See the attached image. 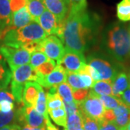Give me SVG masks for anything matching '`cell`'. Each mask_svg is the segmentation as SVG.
Returning a JSON list of instances; mask_svg holds the SVG:
<instances>
[{
  "mask_svg": "<svg viewBox=\"0 0 130 130\" xmlns=\"http://www.w3.org/2000/svg\"><path fill=\"white\" fill-rule=\"evenodd\" d=\"M99 23L98 16L91 14L87 9L69 11L65 19L61 39L65 49L83 54L95 36Z\"/></svg>",
  "mask_w": 130,
  "mask_h": 130,
  "instance_id": "6da1fadb",
  "label": "cell"
},
{
  "mask_svg": "<svg viewBox=\"0 0 130 130\" xmlns=\"http://www.w3.org/2000/svg\"><path fill=\"white\" fill-rule=\"evenodd\" d=\"M105 46L108 51L119 61L130 57V34L124 24L114 23L107 28Z\"/></svg>",
  "mask_w": 130,
  "mask_h": 130,
  "instance_id": "7a4b0ae2",
  "label": "cell"
},
{
  "mask_svg": "<svg viewBox=\"0 0 130 130\" xmlns=\"http://www.w3.org/2000/svg\"><path fill=\"white\" fill-rule=\"evenodd\" d=\"M47 36L46 32L39 23L32 21L23 28L5 30L2 39L5 46L15 48H22L29 43L41 42Z\"/></svg>",
  "mask_w": 130,
  "mask_h": 130,
  "instance_id": "3957f363",
  "label": "cell"
},
{
  "mask_svg": "<svg viewBox=\"0 0 130 130\" xmlns=\"http://www.w3.org/2000/svg\"><path fill=\"white\" fill-rule=\"evenodd\" d=\"M39 74L37 71L30 64L20 66L12 71L11 77V93L15 101L22 103L23 92L25 84L28 82H37Z\"/></svg>",
  "mask_w": 130,
  "mask_h": 130,
  "instance_id": "277c9868",
  "label": "cell"
},
{
  "mask_svg": "<svg viewBox=\"0 0 130 130\" xmlns=\"http://www.w3.org/2000/svg\"><path fill=\"white\" fill-rule=\"evenodd\" d=\"M0 54L7 62L11 72L20 66L28 64L31 54L23 48H15L7 46L0 47Z\"/></svg>",
  "mask_w": 130,
  "mask_h": 130,
  "instance_id": "5b68a950",
  "label": "cell"
},
{
  "mask_svg": "<svg viewBox=\"0 0 130 130\" xmlns=\"http://www.w3.org/2000/svg\"><path fill=\"white\" fill-rule=\"evenodd\" d=\"M79 109L82 113L98 122L103 119V114L106 111L98 95L92 90L89 91L88 96L79 103Z\"/></svg>",
  "mask_w": 130,
  "mask_h": 130,
  "instance_id": "8992f818",
  "label": "cell"
},
{
  "mask_svg": "<svg viewBox=\"0 0 130 130\" xmlns=\"http://www.w3.org/2000/svg\"><path fill=\"white\" fill-rule=\"evenodd\" d=\"M38 51L43 52L48 58L54 60L57 64L64 55L65 48L63 42L56 36H48L40 42Z\"/></svg>",
  "mask_w": 130,
  "mask_h": 130,
  "instance_id": "52a82bcc",
  "label": "cell"
},
{
  "mask_svg": "<svg viewBox=\"0 0 130 130\" xmlns=\"http://www.w3.org/2000/svg\"><path fill=\"white\" fill-rule=\"evenodd\" d=\"M17 119L16 121L20 125H28L32 127L45 128L46 119L45 117L39 113L33 108L30 106H23L16 111Z\"/></svg>",
  "mask_w": 130,
  "mask_h": 130,
  "instance_id": "ba28073f",
  "label": "cell"
},
{
  "mask_svg": "<svg viewBox=\"0 0 130 130\" xmlns=\"http://www.w3.org/2000/svg\"><path fill=\"white\" fill-rule=\"evenodd\" d=\"M88 65L92 67L95 70H96L101 80L111 81L115 77L118 70L108 61L102 58L96 56H89L88 59Z\"/></svg>",
  "mask_w": 130,
  "mask_h": 130,
  "instance_id": "9c48e42d",
  "label": "cell"
},
{
  "mask_svg": "<svg viewBox=\"0 0 130 130\" xmlns=\"http://www.w3.org/2000/svg\"><path fill=\"white\" fill-rule=\"evenodd\" d=\"M64 21L61 23H59L56 17L50 11L46 9L41 15L39 17L38 23L45 30V32H46L48 36L55 34L61 41Z\"/></svg>",
  "mask_w": 130,
  "mask_h": 130,
  "instance_id": "30bf717a",
  "label": "cell"
},
{
  "mask_svg": "<svg viewBox=\"0 0 130 130\" xmlns=\"http://www.w3.org/2000/svg\"><path fill=\"white\" fill-rule=\"evenodd\" d=\"M59 64L61 65L67 72L78 73L83 69L87 63L83 54L75 53L65 49L64 55Z\"/></svg>",
  "mask_w": 130,
  "mask_h": 130,
  "instance_id": "8fae6325",
  "label": "cell"
},
{
  "mask_svg": "<svg viewBox=\"0 0 130 130\" xmlns=\"http://www.w3.org/2000/svg\"><path fill=\"white\" fill-rule=\"evenodd\" d=\"M66 79L67 71L61 65L57 64L49 74L46 76H39L36 83L46 88L50 89L64 83Z\"/></svg>",
  "mask_w": 130,
  "mask_h": 130,
  "instance_id": "7c38bea8",
  "label": "cell"
},
{
  "mask_svg": "<svg viewBox=\"0 0 130 130\" xmlns=\"http://www.w3.org/2000/svg\"><path fill=\"white\" fill-rule=\"evenodd\" d=\"M46 9L56 17L59 23L65 20L70 11V0H43Z\"/></svg>",
  "mask_w": 130,
  "mask_h": 130,
  "instance_id": "4fadbf2b",
  "label": "cell"
},
{
  "mask_svg": "<svg viewBox=\"0 0 130 130\" xmlns=\"http://www.w3.org/2000/svg\"><path fill=\"white\" fill-rule=\"evenodd\" d=\"M40 85L36 82H28L25 84L23 92L22 104L26 106L33 107L37 100Z\"/></svg>",
  "mask_w": 130,
  "mask_h": 130,
  "instance_id": "5bb4252c",
  "label": "cell"
},
{
  "mask_svg": "<svg viewBox=\"0 0 130 130\" xmlns=\"http://www.w3.org/2000/svg\"><path fill=\"white\" fill-rule=\"evenodd\" d=\"M33 21L32 17L28 11V7H24L18 11L14 12L12 15V23L10 27L8 29H20L28 25Z\"/></svg>",
  "mask_w": 130,
  "mask_h": 130,
  "instance_id": "9a60e30c",
  "label": "cell"
},
{
  "mask_svg": "<svg viewBox=\"0 0 130 130\" xmlns=\"http://www.w3.org/2000/svg\"><path fill=\"white\" fill-rule=\"evenodd\" d=\"M111 86L113 95L120 99L122 93L130 86L128 74L124 72H118L112 79Z\"/></svg>",
  "mask_w": 130,
  "mask_h": 130,
  "instance_id": "2e32d148",
  "label": "cell"
},
{
  "mask_svg": "<svg viewBox=\"0 0 130 130\" xmlns=\"http://www.w3.org/2000/svg\"><path fill=\"white\" fill-rule=\"evenodd\" d=\"M113 112L116 117L113 122L116 124L119 130H124L130 121V108L122 102L113 109Z\"/></svg>",
  "mask_w": 130,
  "mask_h": 130,
  "instance_id": "e0dca14e",
  "label": "cell"
},
{
  "mask_svg": "<svg viewBox=\"0 0 130 130\" xmlns=\"http://www.w3.org/2000/svg\"><path fill=\"white\" fill-rule=\"evenodd\" d=\"M12 15L9 0H0V29L2 31L10 27Z\"/></svg>",
  "mask_w": 130,
  "mask_h": 130,
  "instance_id": "ac0fdd59",
  "label": "cell"
},
{
  "mask_svg": "<svg viewBox=\"0 0 130 130\" xmlns=\"http://www.w3.org/2000/svg\"><path fill=\"white\" fill-rule=\"evenodd\" d=\"M46 95V106L47 111L54 110L64 107V101L56 91V87L49 89Z\"/></svg>",
  "mask_w": 130,
  "mask_h": 130,
  "instance_id": "d6986e66",
  "label": "cell"
},
{
  "mask_svg": "<svg viewBox=\"0 0 130 130\" xmlns=\"http://www.w3.org/2000/svg\"><path fill=\"white\" fill-rule=\"evenodd\" d=\"M27 7L32 20L37 23L39 17L46 9L43 0H28Z\"/></svg>",
  "mask_w": 130,
  "mask_h": 130,
  "instance_id": "ffe728a7",
  "label": "cell"
},
{
  "mask_svg": "<svg viewBox=\"0 0 130 130\" xmlns=\"http://www.w3.org/2000/svg\"><path fill=\"white\" fill-rule=\"evenodd\" d=\"M116 16L121 22L130 21V0H121L117 4Z\"/></svg>",
  "mask_w": 130,
  "mask_h": 130,
  "instance_id": "44dd1931",
  "label": "cell"
},
{
  "mask_svg": "<svg viewBox=\"0 0 130 130\" xmlns=\"http://www.w3.org/2000/svg\"><path fill=\"white\" fill-rule=\"evenodd\" d=\"M91 90L95 94H97L98 95H113L111 81H96L93 84Z\"/></svg>",
  "mask_w": 130,
  "mask_h": 130,
  "instance_id": "7402d4cb",
  "label": "cell"
},
{
  "mask_svg": "<svg viewBox=\"0 0 130 130\" xmlns=\"http://www.w3.org/2000/svg\"><path fill=\"white\" fill-rule=\"evenodd\" d=\"M34 108L39 113H41V115L44 116L45 119L48 118V113L46 106V95L42 88L41 86H40L39 88L38 95L37 100L34 106Z\"/></svg>",
  "mask_w": 130,
  "mask_h": 130,
  "instance_id": "603a6c76",
  "label": "cell"
},
{
  "mask_svg": "<svg viewBox=\"0 0 130 130\" xmlns=\"http://www.w3.org/2000/svg\"><path fill=\"white\" fill-rule=\"evenodd\" d=\"M48 113L49 114L51 119L54 121L57 125L63 126L64 129H66L67 116V113L65 111L64 107L48 111Z\"/></svg>",
  "mask_w": 130,
  "mask_h": 130,
  "instance_id": "cb8c5ba5",
  "label": "cell"
},
{
  "mask_svg": "<svg viewBox=\"0 0 130 130\" xmlns=\"http://www.w3.org/2000/svg\"><path fill=\"white\" fill-rule=\"evenodd\" d=\"M67 130H84L83 125V118L81 111L67 116Z\"/></svg>",
  "mask_w": 130,
  "mask_h": 130,
  "instance_id": "d4e9b609",
  "label": "cell"
},
{
  "mask_svg": "<svg viewBox=\"0 0 130 130\" xmlns=\"http://www.w3.org/2000/svg\"><path fill=\"white\" fill-rule=\"evenodd\" d=\"M66 82L69 84L72 90H76L79 89H86L85 85L83 83L79 74L77 72H67Z\"/></svg>",
  "mask_w": 130,
  "mask_h": 130,
  "instance_id": "484cf974",
  "label": "cell"
},
{
  "mask_svg": "<svg viewBox=\"0 0 130 130\" xmlns=\"http://www.w3.org/2000/svg\"><path fill=\"white\" fill-rule=\"evenodd\" d=\"M12 72L8 70L5 60H0V88H7L11 81Z\"/></svg>",
  "mask_w": 130,
  "mask_h": 130,
  "instance_id": "4316f807",
  "label": "cell"
},
{
  "mask_svg": "<svg viewBox=\"0 0 130 130\" xmlns=\"http://www.w3.org/2000/svg\"><path fill=\"white\" fill-rule=\"evenodd\" d=\"M56 91L62 98L64 103H70L74 101L72 90L67 82L59 84L56 87Z\"/></svg>",
  "mask_w": 130,
  "mask_h": 130,
  "instance_id": "83f0119b",
  "label": "cell"
},
{
  "mask_svg": "<svg viewBox=\"0 0 130 130\" xmlns=\"http://www.w3.org/2000/svg\"><path fill=\"white\" fill-rule=\"evenodd\" d=\"M98 98L106 110H113L122 103L121 99L113 95H98Z\"/></svg>",
  "mask_w": 130,
  "mask_h": 130,
  "instance_id": "f1b7e54d",
  "label": "cell"
},
{
  "mask_svg": "<svg viewBox=\"0 0 130 130\" xmlns=\"http://www.w3.org/2000/svg\"><path fill=\"white\" fill-rule=\"evenodd\" d=\"M56 65L57 64L55 61L48 59L47 61L38 66L37 68H36V70L37 71L38 74H39V76H46L54 70Z\"/></svg>",
  "mask_w": 130,
  "mask_h": 130,
  "instance_id": "f546056e",
  "label": "cell"
},
{
  "mask_svg": "<svg viewBox=\"0 0 130 130\" xmlns=\"http://www.w3.org/2000/svg\"><path fill=\"white\" fill-rule=\"evenodd\" d=\"M48 60V58L43 52L40 51H36L31 54L30 59V65L36 69L38 66L43 64Z\"/></svg>",
  "mask_w": 130,
  "mask_h": 130,
  "instance_id": "4dcf8cb0",
  "label": "cell"
},
{
  "mask_svg": "<svg viewBox=\"0 0 130 130\" xmlns=\"http://www.w3.org/2000/svg\"><path fill=\"white\" fill-rule=\"evenodd\" d=\"M17 113L16 111H12L9 113H2L0 111V129L5 126L13 124L14 120L16 121Z\"/></svg>",
  "mask_w": 130,
  "mask_h": 130,
  "instance_id": "1f68e13d",
  "label": "cell"
},
{
  "mask_svg": "<svg viewBox=\"0 0 130 130\" xmlns=\"http://www.w3.org/2000/svg\"><path fill=\"white\" fill-rule=\"evenodd\" d=\"M82 118L84 130H99L98 122L96 120L85 116L83 113H82Z\"/></svg>",
  "mask_w": 130,
  "mask_h": 130,
  "instance_id": "d6a6232c",
  "label": "cell"
},
{
  "mask_svg": "<svg viewBox=\"0 0 130 130\" xmlns=\"http://www.w3.org/2000/svg\"><path fill=\"white\" fill-rule=\"evenodd\" d=\"M87 9V0H70V11Z\"/></svg>",
  "mask_w": 130,
  "mask_h": 130,
  "instance_id": "836d02e7",
  "label": "cell"
},
{
  "mask_svg": "<svg viewBox=\"0 0 130 130\" xmlns=\"http://www.w3.org/2000/svg\"><path fill=\"white\" fill-rule=\"evenodd\" d=\"M64 108L67 116H70L80 111L79 109V103L75 101H73L70 103H64Z\"/></svg>",
  "mask_w": 130,
  "mask_h": 130,
  "instance_id": "e575fe53",
  "label": "cell"
},
{
  "mask_svg": "<svg viewBox=\"0 0 130 130\" xmlns=\"http://www.w3.org/2000/svg\"><path fill=\"white\" fill-rule=\"evenodd\" d=\"M78 74H79V76H80L81 79L83 80V83L85 84L86 89L92 88L95 81L91 77V76L88 73H87L85 71H84L83 70L79 71V72H78Z\"/></svg>",
  "mask_w": 130,
  "mask_h": 130,
  "instance_id": "d590c367",
  "label": "cell"
},
{
  "mask_svg": "<svg viewBox=\"0 0 130 130\" xmlns=\"http://www.w3.org/2000/svg\"><path fill=\"white\" fill-rule=\"evenodd\" d=\"M89 91L88 89H79L76 90H72V95L75 101L77 103L82 102L84 99L88 96Z\"/></svg>",
  "mask_w": 130,
  "mask_h": 130,
  "instance_id": "8d00e7d4",
  "label": "cell"
},
{
  "mask_svg": "<svg viewBox=\"0 0 130 130\" xmlns=\"http://www.w3.org/2000/svg\"><path fill=\"white\" fill-rule=\"evenodd\" d=\"M10 7L12 13L22 9L24 7H26L28 4V0H9Z\"/></svg>",
  "mask_w": 130,
  "mask_h": 130,
  "instance_id": "74e56055",
  "label": "cell"
},
{
  "mask_svg": "<svg viewBox=\"0 0 130 130\" xmlns=\"http://www.w3.org/2000/svg\"><path fill=\"white\" fill-rule=\"evenodd\" d=\"M99 130H119L116 124L113 121H108L103 119L98 122Z\"/></svg>",
  "mask_w": 130,
  "mask_h": 130,
  "instance_id": "f35d334b",
  "label": "cell"
},
{
  "mask_svg": "<svg viewBox=\"0 0 130 130\" xmlns=\"http://www.w3.org/2000/svg\"><path fill=\"white\" fill-rule=\"evenodd\" d=\"M14 110V102L9 101H3L0 102V111L2 113H9Z\"/></svg>",
  "mask_w": 130,
  "mask_h": 130,
  "instance_id": "ab89813d",
  "label": "cell"
},
{
  "mask_svg": "<svg viewBox=\"0 0 130 130\" xmlns=\"http://www.w3.org/2000/svg\"><path fill=\"white\" fill-rule=\"evenodd\" d=\"M3 101H9L14 102V98L11 92L7 88H0V102Z\"/></svg>",
  "mask_w": 130,
  "mask_h": 130,
  "instance_id": "60d3db41",
  "label": "cell"
},
{
  "mask_svg": "<svg viewBox=\"0 0 130 130\" xmlns=\"http://www.w3.org/2000/svg\"><path fill=\"white\" fill-rule=\"evenodd\" d=\"M115 114L113 110H106L103 114V119L108 121H114Z\"/></svg>",
  "mask_w": 130,
  "mask_h": 130,
  "instance_id": "b9f144b4",
  "label": "cell"
},
{
  "mask_svg": "<svg viewBox=\"0 0 130 130\" xmlns=\"http://www.w3.org/2000/svg\"><path fill=\"white\" fill-rule=\"evenodd\" d=\"M20 129H21V126L20 124L13 123L1 128L0 130H20Z\"/></svg>",
  "mask_w": 130,
  "mask_h": 130,
  "instance_id": "7bdbcfd3",
  "label": "cell"
},
{
  "mask_svg": "<svg viewBox=\"0 0 130 130\" xmlns=\"http://www.w3.org/2000/svg\"><path fill=\"white\" fill-rule=\"evenodd\" d=\"M45 119H46V130H59L56 126H55L51 123V121L49 119V117Z\"/></svg>",
  "mask_w": 130,
  "mask_h": 130,
  "instance_id": "ee69618b",
  "label": "cell"
},
{
  "mask_svg": "<svg viewBox=\"0 0 130 130\" xmlns=\"http://www.w3.org/2000/svg\"><path fill=\"white\" fill-rule=\"evenodd\" d=\"M20 130H46L45 128H38V127H32L28 125H23L21 126Z\"/></svg>",
  "mask_w": 130,
  "mask_h": 130,
  "instance_id": "f6af8a7d",
  "label": "cell"
},
{
  "mask_svg": "<svg viewBox=\"0 0 130 130\" xmlns=\"http://www.w3.org/2000/svg\"><path fill=\"white\" fill-rule=\"evenodd\" d=\"M125 130H130V121L128 123V124L126 125V126Z\"/></svg>",
  "mask_w": 130,
  "mask_h": 130,
  "instance_id": "bcb514c9",
  "label": "cell"
},
{
  "mask_svg": "<svg viewBox=\"0 0 130 130\" xmlns=\"http://www.w3.org/2000/svg\"><path fill=\"white\" fill-rule=\"evenodd\" d=\"M3 38V33H2V30L0 29V40Z\"/></svg>",
  "mask_w": 130,
  "mask_h": 130,
  "instance_id": "7dc6e473",
  "label": "cell"
},
{
  "mask_svg": "<svg viewBox=\"0 0 130 130\" xmlns=\"http://www.w3.org/2000/svg\"><path fill=\"white\" fill-rule=\"evenodd\" d=\"M0 60H5V59H4V58L2 57V54H0Z\"/></svg>",
  "mask_w": 130,
  "mask_h": 130,
  "instance_id": "c3c4849f",
  "label": "cell"
},
{
  "mask_svg": "<svg viewBox=\"0 0 130 130\" xmlns=\"http://www.w3.org/2000/svg\"><path fill=\"white\" fill-rule=\"evenodd\" d=\"M128 30H129V34H130V24H129V28H128Z\"/></svg>",
  "mask_w": 130,
  "mask_h": 130,
  "instance_id": "681fc988",
  "label": "cell"
},
{
  "mask_svg": "<svg viewBox=\"0 0 130 130\" xmlns=\"http://www.w3.org/2000/svg\"><path fill=\"white\" fill-rule=\"evenodd\" d=\"M128 76H129V83H130V74H129Z\"/></svg>",
  "mask_w": 130,
  "mask_h": 130,
  "instance_id": "f907efd6",
  "label": "cell"
},
{
  "mask_svg": "<svg viewBox=\"0 0 130 130\" xmlns=\"http://www.w3.org/2000/svg\"><path fill=\"white\" fill-rule=\"evenodd\" d=\"M64 130H67V129H64Z\"/></svg>",
  "mask_w": 130,
  "mask_h": 130,
  "instance_id": "816d5d0a",
  "label": "cell"
}]
</instances>
